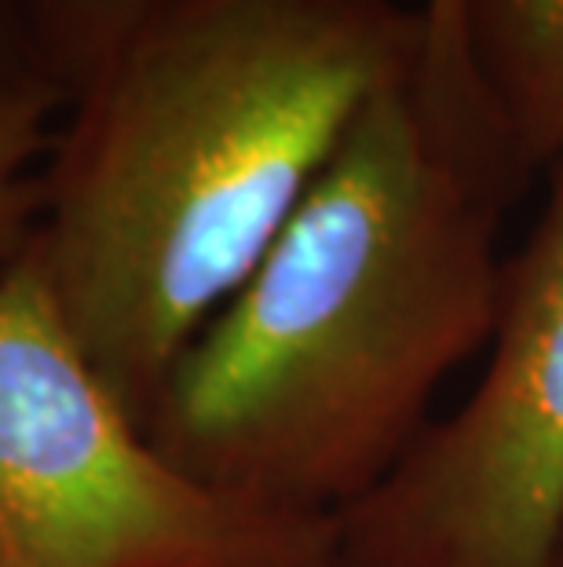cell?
<instances>
[{
    "mask_svg": "<svg viewBox=\"0 0 563 567\" xmlns=\"http://www.w3.org/2000/svg\"><path fill=\"white\" fill-rule=\"evenodd\" d=\"M501 125L366 100L253 275L176 359L147 421L187 473L260 509L341 520L406 462L442 381L494 333Z\"/></svg>",
    "mask_w": 563,
    "mask_h": 567,
    "instance_id": "obj_1",
    "label": "cell"
},
{
    "mask_svg": "<svg viewBox=\"0 0 563 567\" xmlns=\"http://www.w3.org/2000/svg\"><path fill=\"white\" fill-rule=\"evenodd\" d=\"M417 48L388 0H173L81 81L30 252L139 425Z\"/></svg>",
    "mask_w": 563,
    "mask_h": 567,
    "instance_id": "obj_2",
    "label": "cell"
},
{
    "mask_svg": "<svg viewBox=\"0 0 563 567\" xmlns=\"http://www.w3.org/2000/svg\"><path fill=\"white\" fill-rule=\"evenodd\" d=\"M0 538L15 567H341L337 520L179 473L88 367L30 249L0 279Z\"/></svg>",
    "mask_w": 563,
    "mask_h": 567,
    "instance_id": "obj_3",
    "label": "cell"
},
{
    "mask_svg": "<svg viewBox=\"0 0 563 567\" xmlns=\"http://www.w3.org/2000/svg\"><path fill=\"white\" fill-rule=\"evenodd\" d=\"M483 352L476 389L337 520L341 567H560L563 162Z\"/></svg>",
    "mask_w": 563,
    "mask_h": 567,
    "instance_id": "obj_4",
    "label": "cell"
},
{
    "mask_svg": "<svg viewBox=\"0 0 563 567\" xmlns=\"http://www.w3.org/2000/svg\"><path fill=\"white\" fill-rule=\"evenodd\" d=\"M476 55L526 168L563 162V0H476Z\"/></svg>",
    "mask_w": 563,
    "mask_h": 567,
    "instance_id": "obj_5",
    "label": "cell"
},
{
    "mask_svg": "<svg viewBox=\"0 0 563 567\" xmlns=\"http://www.w3.org/2000/svg\"><path fill=\"white\" fill-rule=\"evenodd\" d=\"M0 567H15V564H11V557H8V549H4V538H0Z\"/></svg>",
    "mask_w": 563,
    "mask_h": 567,
    "instance_id": "obj_9",
    "label": "cell"
},
{
    "mask_svg": "<svg viewBox=\"0 0 563 567\" xmlns=\"http://www.w3.org/2000/svg\"><path fill=\"white\" fill-rule=\"evenodd\" d=\"M173 0H38L48 41L77 81Z\"/></svg>",
    "mask_w": 563,
    "mask_h": 567,
    "instance_id": "obj_8",
    "label": "cell"
},
{
    "mask_svg": "<svg viewBox=\"0 0 563 567\" xmlns=\"http://www.w3.org/2000/svg\"><path fill=\"white\" fill-rule=\"evenodd\" d=\"M560 567H563V560H560Z\"/></svg>",
    "mask_w": 563,
    "mask_h": 567,
    "instance_id": "obj_10",
    "label": "cell"
},
{
    "mask_svg": "<svg viewBox=\"0 0 563 567\" xmlns=\"http://www.w3.org/2000/svg\"><path fill=\"white\" fill-rule=\"evenodd\" d=\"M472 19L476 0H417L421 48H417L414 81L425 100L439 111L472 117V122L505 125L494 92L479 70Z\"/></svg>",
    "mask_w": 563,
    "mask_h": 567,
    "instance_id": "obj_7",
    "label": "cell"
},
{
    "mask_svg": "<svg viewBox=\"0 0 563 567\" xmlns=\"http://www.w3.org/2000/svg\"><path fill=\"white\" fill-rule=\"evenodd\" d=\"M52 100L38 84H0V279L30 249L41 216Z\"/></svg>",
    "mask_w": 563,
    "mask_h": 567,
    "instance_id": "obj_6",
    "label": "cell"
}]
</instances>
